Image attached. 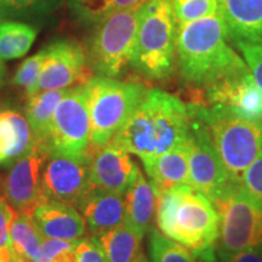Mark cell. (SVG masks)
<instances>
[{
  "label": "cell",
  "instance_id": "obj_1",
  "mask_svg": "<svg viewBox=\"0 0 262 262\" xmlns=\"http://www.w3.org/2000/svg\"><path fill=\"white\" fill-rule=\"evenodd\" d=\"M189 126V104L175 95L149 89L110 142L139 158L155 157L182 143Z\"/></svg>",
  "mask_w": 262,
  "mask_h": 262
},
{
  "label": "cell",
  "instance_id": "obj_2",
  "mask_svg": "<svg viewBox=\"0 0 262 262\" xmlns=\"http://www.w3.org/2000/svg\"><path fill=\"white\" fill-rule=\"evenodd\" d=\"M228 33L220 12L191 22H178L176 57L182 78L205 88L221 78L248 68L228 44Z\"/></svg>",
  "mask_w": 262,
  "mask_h": 262
},
{
  "label": "cell",
  "instance_id": "obj_3",
  "mask_svg": "<svg viewBox=\"0 0 262 262\" xmlns=\"http://www.w3.org/2000/svg\"><path fill=\"white\" fill-rule=\"evenodd\" d=\"M157 196L159 231L185 245L198 260L215 262L220 216L212 203L189 185L179 186Z\"/></svg>",
  "mask_w": 262,
  "mask_h": 262
},
{
  "label": "cell",
  "instance_id": "obj_4",
  "mask_svg": "<svg viewBox=\"0 0 262 262\" xmlns=\"http://www.w3.org/2000/svg\"><path fill=\"white\" fill-rule=\"evenodd\" d=\"M176 33L169 0H147L141 6L131 66L148 79H169L176 64Z\"/></svg>",
  "mask_w": 262,
  "mask_h": 262
},
{
  "label": "cell",
  "instance_id": "obj_5",
  "mask_svg": "<svg viewBox=\"0 0 262 262\" xmlns=\"http://www.w3.org/2000/svg\"><path fill=\"white\" fill-rule=\"evenodd\" d=\"M214 140L221 160L234 185H242L250 164L262 153V120L254 122L219 106L191 103Z\"/></svg>",
  "mask_w": 262,
  "mask_h": 262
},
{
  "label": "cell",
  "instance_id": "obj_6",
  "mask_svg": "<svg viewBox=\"0 0 262 262\" xmlns=\"http://www.w3.org/2000/svg\"><path fill=\"white\" fill-rule=\"evenodd\" d=\"M90 113L93 153L106 146L129 119L147 89L145 85L96 75L85 84Z\"/></svg>",
  "mask_w": 262,
  "mask_h": 262
},
{
  "label": "cell",
  "instance_id": "obj_7",
  "mask_svg": "<svg viewBox=\"0 0 262 262\" xmlns=\"http://www.w3.org/2000/svg\"><path fill=\"white\" fill-rule=\"evenodd\" d=\"M141 6L116 11L97 24L88 54L94 73L117 78L131 66Z\"/></svg>",
  "mask_w": 262,
  "mask_h": 262
},
{
  "label": "cell",
  "instance_id": "obj_8",
  "mask_svg": "<svg viewBox=\"0 0 262 262\" xmlns=\"http://www.w3.org/2000/svg\"><path fill=\"white\" fill-rule=\"evenodd\" d=\"M220 216L222 255L262 245V203L243 185L234 186L212 204Z\"/></svg>",
  "mask_w": 262,
  "mask_h": 262
},
{
  "label": "cell",
  "instance_id": "obj_9",
  "mask_svg": "<svg viewBox=\"0 0 262 262\" xmlns=\"http://www.w3.org/2000/svg\"><path fill=\"white\" fill-rule=\"evenodd\" d=\"M91 125L85 84L70 88L57 104L47 148L51 156L93 159Z\"/></svg>",
  "mask_w": 262,
  "mask_h": 262
},
{
  "label": "cell",
  "instance_id": "obj_10",
  "mask_svg": "<svg viewBox=\"0 0 262 262\" xmlns=\"http://www.w3.org/2000/svg\"><path fill=\"white\" fill-rule=\"evenodd\" d=\"M189 126V180L212 204L220 201L234 186L219 155L214 140L203 120L193 112Z\"/></svg>",
  "mask_w": 262,
  "mask_h": 262
},
{
  "label": "cell",
  "instance_id": "obj_11",
  "mask_svg": "<svg viewBox=\"0 0 262 262\" xmlns=\"http://www.w3.org/2000/svg\"><path fill=\"white\" fill-rule=\"evenodd\" d=\"M50 152L42 143H35L31 152L11 166L3 183L5 199L19 215L32 216L39 204L47 201L41 175Z\"/></svg>",
  "mask_w": 262,
  "mask_h": 262
},
{
  "label": "cell",
  "instance_id": "obj_12",
  "mask_svg": "<svg viewBox=\"0 0 262 262\" xmlns=\"http://www.w3.org/2000/svg\"><path fill=\"white\" fill-rule=\"evenodd\" d=\"M45 50L47 55L39 78L37 94L83 85L93 78L88 56L79 42L61 39L51 42Z\"/></svg>",
  "mask_w": 262,
  "mask_h": 262
},
{
  "label": "cell",
  "instance_id": "obj_13",
  "mask_svg": "<svg viewBox=\"0 0 262 262\" xmlns=\"http://www.w3.org/2000/svg\"><path fill=\"white\" fill-rule=\"evenodd\" d=\"M91 160L64 156L49 157L41 175L42 191L47 199L75 208L91 188Z\"/></svg>",
  "mask_w": 262,
  "mask_h": 262
},
{
  "label": "cell",
  "instance_id": "obj_14",
  "mask_svg": "<svg viewBox=\"0 0 262 262\" xmlns=\"http://www.w3.org/2000/svg\"><path fill=\"white\" fill-rule=\"evenodd\" d=\"M205 96L209 106L224 107L248 120H262V89L249 68L206 86Z\"/></svg>",
  "mask_w": 262,
  "mask_h": 262
},
{
  "label": "cell",
  "instance_id": "obj_15",
  "mask_svg": "<svg viewBox=\"0 0 262 262\" xmlns=\"http://www.w3.org/2000/svg\"><path fill=\"white\" fill-rule=\"evenodd\" d=\"M139 171L126 150L108 142L94 152L90 168L91 187L124 195Z\"/></svg>",
  "mask_w": 262,
  "mask_h": 262
},
{
  "label": "cell",
  "instance_id": "obj_16",
  "mask_svg": "<svg viewBox=\"0 0 262 262\" xmlns=\"http://www.w3.org/2000/svg\"><path fill=\"white\" fill-rule=\"evenodd\" d=\"M189 134L188 137L169 152L140 158L157 195L183 185L189 180Z\"/></svg>",
  "mask_w": 262,
  "mask_h": 262
},
{
  "label": "cell",
  "instance_id": "obj_17",
  "mask_svg": "<svg viewBox=\"0 0 262 262\" xmlns=\"http://www.w3.org/2000/svg\"><path fill=\"white\" fill-rule=\"evenodd\" d=\"M33 221L44 238L78 241L86 232V222L74 206L47 199L32 215Z\"/></svg>",
  "mask_w": 262,
  "mask_h": 262
},
{
  "label": "cell",
  "instance_id": "obj_18",
  "mask_svg": "<svg viewBox=\"0 0 262 262\" xmlns=\"http://www.w3.org/2000/svg\"><path fill=\"white\" fill-rule=\"evenodd\" d=\"M93 234L110 231L125 221V201L119 193L91 187L75 206Z\"/></svg>",
  "mask_w": 262,
  "mask_h": 262
},
{
  "label": "cell",
  "instance_id": "obj_19",
  "mask_svg": "<svg viewBox=\"0 0 262 262\" xmlns=\"http://www.w3.org/2000/svg\"><path fill=\"white\" fill-rule=\"evenodd\" d=\"M219 6L232 41H262V0H219Z\"/></svg>",
  "mask_w": 262,
  "mask_h": 262
},
{
  "label": "cell",
  "instance_id": "obj_20",
  "mask_svg": "<svg viewBox=\"0 0 262 262\" xmlns=\"http://www.w3.org/2000/svg\"><path fill=\"white\" fill-rule=\"evenodd\" d=\"M35 137L27 118L15 111L0 112V166L11 168L31 152L35 146Z\"/></svg>",
  "mask_w": 262,
  "mask_h": 262
},
{
  "label": "cell",
  "instance_id": "obj_21",
  "mask_svg": "<svg viewBox=\"0 0 262 262\" xmlns=\"http://www.w3.org/2000/svg\"><path fill=\"white\" fill-rule=\"evenodd\" d=\"M125 201V221L134 228L146 234L152 226L153 217L157 211V201L158 196L150 185L146 180L141 170L134 180L133 185L124 194Z\"/></svg>",
  "mask_w": 262,
  "mask_h": 262
},
{
  "label": "cell",
  "instance_id": "obj_22",
  "mask_svg": "<svg viewBox=\"0 0 262 262\" xmlns=\"http://www.w3.org/2000/svg\"><path fill=\"white\" fill-rule=\"evenodd\" d=\"M94 235L103 249L107 262H133L141 253L145 234L124 221L110 231Z\"/></svg>",
  "mask_w": 262,
  "mask_h": 262
},
{
  "label": "cell",
  "instance_id": "obj_23",
  "mask_svg": "<svg viewBox=\"0 0 262 262\" xmlns=\"http://www.w3.org/2000/svg\"><path fill=\"white\" fill-rule=\"evenodd\" d=\"M68 89L47 90L28 97L26 107V118L34 134L35 142L47 146L49 135L52 126V118L57 104L63 98Z\"/></svg>",
  "mask_w": 262,
  "mask_h": 262
},
{
  "label": "cell",
  "instance_id": "obj_24",
  "mask_svg": "<svg viewBox=\"0 0 262 262\" xmlns=\"http://www.w3.org/2000/svg\"><path fill=\"white\" fill-rule=\"evenodd\" d=\"M42 237L32 216L17 214L10 226V249L14 262H35Z\"/></svg>",
  "mask_w": 262,
  "mask_h": 262
},
{
  "label": "cell",
  "instance_id": "obj_25",
  "mask_svg": "<svg viewBox=\"0 0 262 262\" xmlns=\"http://www.w3.org/2000/svg\"><path fill=\"white\" fill-rule=\"evenodd\" d=\"M37 38V29L16 19L0 21V60L9 61L25 56Z\"/></svg>",
  "mask_w": 262,
  "mask_h": 262
},
{
  "label": "cell",
  "instance_id": "obj_26",
  "mask_svg": "<svg viewBox=\"0 0 262 262\" xmlns=\"http://www.w3.org/2000/svg\"><path fill=\"white\" fill-rule=\"evenodd\" d=\"M63 0H0L2 19L38 22L60 8Z\"/></svg>",
  "mask_w": 262,
  "mask_h": 262
},
{
  "label": "cell",
  "instance_id": "obj_27",
  "mask_svg": "<svg viewBox=\"0 0 262 262\" xmlns=\"http://www.w3.org/2000/svg\"><path fill=\"white\" fill-rule=\"evenodd\" d=\"M148 250L152 262H196L185 245L172 241L156 228L150 229Z\"/></svg>",
  "mask_w": 262,
  "mask_h": 262
},
{
  "label": "cell",
  "instance_id": "obj_28",
  "mask_svg": "<svg viewBox=\"0 0 262 262\" xmlns=\"http://www.w3.org/2000/svg\"><path fill=\"white\" fill-rule=\"evenodd\" d=\"M178 22H191L219 14V0H169Z\"/></svg>",
  "mask_w": 262,
  "mask_h": 262
},
{
  "label": "cell",
  "instance_id": "obj_29",
  "mask_svg": "<svg viewBox=\"0 0 262 262\" xmlns=\"http://www.w3.org/2000/svg\"><path fill=\"white\" fill-rule=\"evenodd\" d=\"M45 55H47V50L44 48L33 56L26 58L14 75V79H12L14 84L24 88L28 97L37 94V86L42 64H44Z\"/></svg>",
  "mask_w": 262,
  "mask_h": 262
},
{
  "label": "cell",
  "instance_id": "obj_30",
  "mask_svg": "<svg viewBox=\"0 0 262 262\" xmlns=\"http://www.w3.org/2000/svg\"><path fill=\"white\" fill-rule=\"evenodd\" d=\"M77 241L44 238L35 262H75Z\"/></svg>",
  "mask_w": 262,
  "mask_h": 262
},
{
  "label": "cell",
  "instance_id": "obj_31",
  "mask_svg": "<svg viewBox=\"0 0 262 262\" xmlns=\"http://www.w3.org/2000/svg\"><path fill=\"white\" fill-rule=\"evenodd\" d=\"M16 215L17 212L5 196H0V262H14L10 249V226Z\"/></svg>",
  "mask_w": 262,
  "mask_h": 262
},
{
  "label": "cell",
  "instance_id": "obj_32",
  "mask_svg": "<svg viewBox=\"0 0 262 262\" xmlns=\"http://www.w3.org/2000/svg\"><path fill=\"white\" fill-rule=\"evenodd\" d=\"M234 44L242 51L245 63L253 74L255 81L262 89V41H237Z\"/></svg>",
  "mask_w": 262,
  "mask_h": 262
},
{
  "label": "cell",
  "instance_id": "obj_33",
  "mask_svg": "<svg viewBox=\"0 0 262 262\" xmlns=\"http://www.w3.org/2000/svg\"><path fill=\"white\" fill-rule=\"evenodd\" d=\"M75 262H107L106 254L95 235L78 239L75 247Z\"/></svg>",
  "mask_w": 262,
  "mask_h": 262
},
{
  "label": "cell",
  "instance_id": "obj_34",
  "mask_svg": "<svg viewBox=\"0 0 262 262\" xmlns=\"http://www.w3.org/2000/svg\"><path fill=\"white\" fill-rule=\"evenodd\" d=\"M242 185L262 203V153L247 169Z\"/></svg>",
  "mask_w": 262,
  "mask_h": 262
},
{
  "label": "cell",
  "instance_id": "obj_35",
  "mask_svg": "<svg viewBox=\"0 0 262 262\" xmlns=\"http://www.w3.org/2000/svg\"><path fill=\"white\" fill-rule=\"evenodd\" d=\"M222 256H224L225 262H262V255L258 248L225 254Z\"/></svg>",
  "mask_w": 262,
  "mask_h": 262
},
{
  "label": "cell",
  "instance_id": "obj_36",
  "mask_svg": "<svg viewBox=\"0 0 262 262\" xmlns=\"http://www.w3.org/2000/svg\"><path fill=\"white\" fill-rule=\"evenodd\" d=\"M147 0H113V12L120 10L135 9L143 5Z\"/></svg>",
  "mask_w": 262,
  "mask_h": 262
},
{
  "label": "cell",
  "instance_id": "obj_37",
  "mask_svg": "<svg viewBox=\"0 0 262 262\" xmlns=\"http://www.w3.org/2000/svg\"><path fill=\"white\" fill-rule=\"evenodd\" d=\"M5 79V66L3 63V60H0V88L3 86Z\"/></svg>",
  "mask_w": 262,
  "mask_h": 262
},
{
  "label": "cell",
  "instance_id": "obj_38",
  "mask_svg": "<svg viewBox=\"0 0 262 262\" xmlns=\"http://www.w3.org/2000/svg\"><path fill=\"white\" fill-rule=\"evenodd\" d=\"M133 262H149V261H148V258H147L145 255H143L142 251H141V253L139 254V256H137Z\"/></svg>",
  "mask_w": 262,
  "mask_h": 262
},
{
  "label": "cell",
  "instance_id": "obj_39",
  "mask_svg": "<svg viewBox=\"0 0 262 262\" xmlns=\"http://www.w3.org/2000/svg\"><path fill=\"white\" fill-rule=\"evenodd\" d=\"M258 249H260V251H261V255H262V245H261V247L258 248Z\"/></svg>",
  "mask_w": 262,
  "mask_h": 262
}]
</instances>
